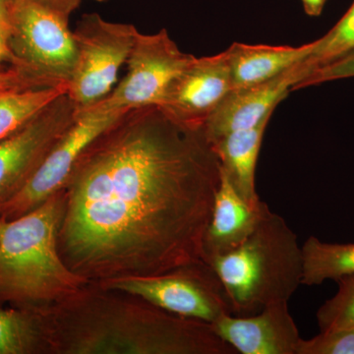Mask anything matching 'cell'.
<instances>
[{
  "label": "cell",
  "mask_w": 354,
  "mask_h": 354,
  "mask_svg": "<svg viewBox=\"0 0 354 354\" xmlns=\"http://www.w3.org/2000/svg\"><path fill=\"white\" fill-rule=\"evenodd\" d=\"M221 176L204 125L160 106L128 111L87 147L65 184L62 259L90 283L202 261Z\"/></svg>",
  "instance_id": "6da1fadb"
},
{
  "label": "cell",
  "mask_w": 354,
  "mask_h": 354,
  "mask_svg": "<svg viewBox=\"0 0 354 354\" xmlns=\"http://www.w3.org/2000/svg\"><path fill=\"white\" fill-rule=\"evenodd\" d=\"M38 312L48 353L237 354L211 324L95 283Z\"/></svg>",
  "instance_id": "7a4b0ae2"
},
{
  "label": "cell",
  "mask_w": 354,
  "mask_h": 354,
  "mask_svg": "<svg viewBox=\"0 0 354 354\" xmlns=\"http://www.w3.org/2000/svg\"><path fill=\"white\" fill-rule=\"evenodd\" d=\"M64 189L12 220L0 218V302L38 311L73 297L90 281L65 264L58 230Z\"/></svg>",
  "instance_id": "3957f363"
},
{
  "label": "cell",
  "mask_w": 354,
  "mask_h": 354,
  "mask_svg": "<svg viewBox=\"0 0 354 354\" xmlns=\"http://www.w3.org/2000/svg\"><path fill=\"white\" fill-rule=\"evenodd\" d=\"M220 278L232 315H254L288 302L304 281V251L285 218L270 212L234 250L209 261Z\"/></svg>",
  "instance_id": "277c9868"
},
{
  "label": "cell",
  "mask_w": 354,
  "mask_h": 354,
  "mask_svg": "<svg viewBox=\"0 0 354 354\" xmlns=\"http://www.w3.org/2000/svg\"><path fill=\"white\" fill-rule=\"evenodd\" d=\"M8 68L30 88L68 86L76 44L68 19L29 0H14Z\"/></svg>",
  "instance_id": "5b68a950"
},
{
  "label": "cell",
  "mask_w": 354,
  "mask_h": 354,
  "mask_svg": "<svg viewBox=\"0 0 354 354\" xmlns=\"http://www.w3.org/2000/svg\"><path fill=\"white\" fill-rule=\"evenodd\" d=\"M95 283L104 290L138 297L169 313L211 325L232 314L220 278L204 260L165 274L120 277Z\"/></svg>",
  "instance_id": "8992f818"
},
{
  "label": "cell",
  "mask_w": 354,
  "mask_h": 354,
  "mask_svg": "<svg viewBox=\"0 0 354 354\" xmlns=\"http://www.w3.org/2000/svg\"><path fill=\"white\" fill-rule=\"evenodd\" d=\"M137 34L134 25L109 22L97 13L82 16L73 32L76 62L67 90L78 111L102 101L113 90Z\"/></svg>",
  "instance_id": "52a82bcc"
},
{
  "label": "cell",
  "mask_w": 354,
  "mask_h": 354,
  "mask_svg": "<svg viewBox=\"0 0 354 354\" xmlns=\"http://www.w3.org/2000/svg\"><path fill=\"white\" fill-rule=\"evenodd\" d=\"M193 58L179 50L165 29L153 35L138 32L127 59V75L97 104L124 111L160 106L171 84Z\"/></svg>",
  "instance_id": "ba28073f"
},
{
  "label": "cell",
  "mask_w": 354,
  "mask_h": 354,
  "mask_svg": "<svg viewBox=\"0 0 354 354\" xmlns=\"http://www.w3.org/2000/svg\"><path fill=\"white\" fill-rule=\"evenodd\" d=\"M77 111L66 93L0 141V216L71 127Z\"/></svg>",
  "instance_id": "9c48e42d"
},
{
  "label": "cell",
  "mask_w": 354,
  "mask_h": 354,
  "mask_svg": "<svg viewBox=\"0 0 354 354\" xmlns=\"http://www.w3.org/2000/svg\"><path fill=\"white\" fill-rule=\"evenodd\" d=\"M127 113L106 109L99 104L77 111L71 127L44 158L24 189L3 209L0 218L12 220L24 215L64 189L84 151Z\"/></svg>",
  "instance_id": "30bf717a"
},
{
  "label": "cell",
  "mask_w": 354,
  "mask_h": 354,
  "mask_svg": "<svg viewBox=\"0 0 354 354\" xmlns=\"http://www.w3.org/2000/svg\"><path fill=\"white\" fill-rule=\"evenodd\" d=\"M232 90L227 50L194 57L171 84L160 108L178 122L203 127Z\"/></svg>",
  "instance_id": "8fae6325"
},
{
  "label": "cell",
  "mask_w": 354,
  "mask_h": 354,
  "mask_svg": "<svg viewBox=\"0 0 354 354\" xmlns=\"http://www.w3.org/2000/svg\"><path fill=\"white\" fill-rule=\"evenodd\" d=\"M309 74L301 62L271 80L230 91L205 123L209 142L213 144L230 133L256 127L272 116L279 102Z\"/></svg>",
  "instance_id": "7c38bea8"
},
{
  "label": "cell",
  "mask_w": 354,
  "mask_h": 354,
  "mask_svg": "<svg viewBox=\"0 0 354 354\" xmlns=\"http://www.w3.org/2000/svg\"><path fill=\"white\" fill-rule=\"evenodd\" d=\"M212 328L241 354H297L301 339L288 302L269 305L250 316L227 314Z\"/></svg>",
  "instance_id": "4fadbf2b"
},
{
  "label": "cell",
  "mask_w": 354,
  "mask_h": 354,
  "mask_svg": "<svg viewBox=\"0 0 354 354\" xmlns=\"http://www.w3.org/2000/svg\"><path fill=\"white\" fill-rule=\"evenodd\" d=\"M270 212L262 200L256 205L247 203L221 169L220 186L203 241V260L208 263L241 245Z\"/></svg>",
  "instance_id": "5bb4252c"
},
{
  "label": "cell",
  "mask_w": 354,
  "mask_h": 354,
  "mask_svg": "<svg viewBox=\"0 0 354 354\" xmlns=\"http://www.w3.org/2000/svg\"><path fill=\"white\" fill-rule=\"evenodd\" d=\"M313 41L300 46L234 43L227 50L232 90L271 80L304 62Z\"/></svg>",
  "instance_id": "9a60e30c"
},
{
  "label": "cell",
  "mask_w": 354,
  "mask_h": 354,
  "mask_svg": "<svg viewBox=\"0 0 354 354\" xmlns=\"http://www.w3.org/2000/svg\"><path fill=\"white\" fill-rule=\"evenodd\" d=\"M270 120L271 116H268L256 127L230 133L212 144L220 160L221 169L235 190L251 205L261 201L256 191L255 172Z\"/></svg>",
  "instance_id": "2e32d148"
},
{
  "label": "cell",
  "mask_w": 354,
  "mask_h": 354,
  "mask_svg": "<svg viewBox=\"0 0 354 354\" xmlns=\"http://www.w3.org/2000/svg\"><path fill=\"white\" fill-rule=\"evenodd\" d=\"M302 285L320 286L354 274V243H328L310 236L302 245Z\"/></svg>",
  "instance_id": "e0dca14e"
},
{
  "label": "cell",
  "mask_w": 354,
  "mask_h": 354,
  "mask_svg": "<svg viewBox=\"0 0 354 354\" xmlns=\"http://www.w3.org/2000/svg\"><path fill=\"white\" fill-rule=\"evenodd\" d=\"M48 353L38 311L0 306V354Z\"/></svg>",
  "instance_id": "ac0fdd59"
},
{
  "label": "cell",
  "mask_w": 354,
  "mask_h": 354,
  "mask_svg": "<svg viewBox=\"0 0 354 354\" xmlns=\"http://www.w3.org/2000/svg\"><path fill=\"white\" fill-rule=\"evenodd\" d=\"M68 86L19 88L0 94V141L17 131L59 95Z\"/></svg>",
  "instance_id": "d6986e66"
},
{
  "label": "cell",
  "mask_w": 354,
  "mask_h": 354,
  "mask_svg": "<svg viewBox=\"0 0 354 354\" xmlns=\"http://www.w3.org/2000/svg\"><path fill=\"white\" fill-rule=\"evenodd\" d=\"M354 50V2L346 13L322 38L313 41V48L304 64L310 74ZM309 74V75H310Z\"/></svg>",
  "instance_id": "ffe728a7"
},
{
  "label": "cell",
  "mask_w": 354,
  "mask_h": 354,
  "mask_svg": "<svg viewBox=\"0 0 354 354\" xmlns=\"http://www.w3.org/2000/svg\"><path fill=\"white\" fill-rule=\"evenodd\" d=\"M335 297L324 302L316 313L321 332L354 329V274L337 281Z\"/></svg>",
  "instance_id": "44dd1931"
},
{
  "label": "cell",
  "mask_w": 354,
  "mask_h": 354,
  "mask_svg": "<svg viewBox=\"0 0 354 354\" xmlns=\"http://www.w3.org/2000/svg\"><path fill=\"white\" fill-rule=\"evenodd\" d=\"M297 354H354V329L321 332L309 339L301 337Z\"/></svg>",
  "instance_id": "7402d4cb"
},
{
  "label": "cell",
  "mask_w": 354,
  "mask_h": 354,
  "mask_svg": "<svg viewBox=\"0 0 354 354\" xmlns=\"http://www.w3.org/2000/svg\"><path fill=\"white\" fill-rule=\"evenodd\" d=\"M354 77V50L335 60L332 64L326 65L322 68L315 70L301 82L298 83L293 90H299L316 86L319 84L330 82V81L342 80V79L353 78Z\"/></svg>",
  "instance_id": "603a6c76"
},
{
  "label": "cell",
  "mask_w": 354,
  "mask_h": 354,
  "mask_svg": "<svg viewBox=\"0 0 354 354\" xmlns=\"http://www.w3.org/2000/svg\"><path fill=\"white\" fill-rule=\"evenodd\" d=\"M13 4L14 0H0V57L6 64L8 62L7 41L10 31Z\"/></svg>",
  "instance_id": "cb8c5ba5"
},
{
  "label": "cell",
  "mask_w": 354,
  "mask_h": 354,
  "mask_svg": "<svg viewBox=\"0 0 354 354\" xmlns=\"http://www.w3.org/2000/svg\"><path fill=\"white\" fill-rule=\"evenodd\" d=\"M29 1L69 20L70 15L78 8L82 0H29Z\"/></svg>",
  "instance_id": "d4e9b609"
},
{
  "label": "cell",
  "mask_w": 354,
  "mask_h": 354,
  "mask_svg": "<svg viewBox=\"0 0 354 354\" xmlns=\"http://www.w3.org/2000/svg\"><path fill=\"white\" fill-rule=\"evenodd\" d=\"M19 88H26L24 84L21 82L20 79L10 69L8 68L6 73L0 75V94Z\"/></svg>",
  "instance_id": "484cf974"
},
{
  "label": "cell",
  "mask_w": 354,
  "mask_h": 354,
  "mask_svg": "<svg viewBox=\"0 0 354 354\" xmlns=\"http://www.w3.org/2000/svg\"><path fill=\"white\" fill-rule=\"evenodd\" d=\"M305 13L311 17H318L323 12L327 0H301Z\"/></svg>",
  "instance_id": "4316f807"
},
{
  "label": "cell",
  "mask_w": 354,
  "mask_h": 354,
  "mask_svg": "<svg viewBox=\"0 0 354 354\" xmlns=\"http://www.w3.org/2000/svg\"><path fill=\"white\" fill-rule=\"evenodd\" d=\"M3 65H4L3 59H2L1 57H0V75H2V74L6 73L7 70H8V67H7V68H4Z\"/></svg>",
  "instance_id": "83f0119b"
},
{
  "label": "cell",
  "mask_w": 354,
  "mask_h": 354,
  "mask_svg": "<svg viewBox=\"0 0 354 354\" xmlns=\"http://www.w3.org/2000/svg\"><path fill=\"white\" fill-rule=\"evenodd\" d=\"M94 1H97V2H106V1H109V0H94Z\"/></svg>",
  "instance_id": "f1b7e54d"
}]
</instances>
